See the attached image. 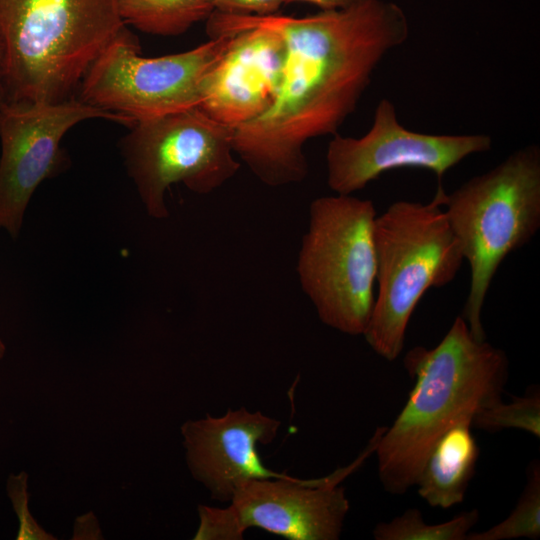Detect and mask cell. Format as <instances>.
I'll list each match as a JSON object with an SVG mask.
<instances>
[{
    "mask_svg": "<svg viewBox=\"0 0 540 540\" xmlns=\"http://www.w3.org/2000/svg\"><path fill=\"white\" fill-rule=\"evenodd\" d=\"M252 27L277 32L286 56L272 104L233 128V150L262 183H298L308 174L306 142L338 133L378 64L408 39L409 22L399 5L386 0H357L306 17L213 11L206 20L209 39Z\"/></svg>",
    "mask_w": 540,
    "mask_h": 540,
    "instance_id": "1",
    "label": "cell"
},
{
    "mask_svg": "<svg viewBox=\"0 0 540 540\" xmlns=\"http://www.w3.org/2000/svg\"><path fill=\"white\" fill-rule=\"evenodd\" d=\"M403 362L414 387L392 425L380 428L374 451L380 482L393 495L415 485L442 434L502 399L509 368L506 353L477 340L461 315L436 346L413 347Z\"/></svg>",
    "mask_w": 540,
    "mask_h": 540,
    "instance_id": "2",
    "label": "cell"
},
{
    "mask_svg": "<svg viewBox=\"0 0 540 540\" xmlns=\"http://www.w3.org/2000/svg\"><path fill=\"white\" fill-rule=\"evenodd\" d=\"M125 26L118 0H0L4 100L75 97L89 67Z\"/></svg>",
    "mask_w": 540,
    "mask_h": 540,
    "instance_id": "3",
    "label": "cell"
},
{
    "mask_svg": "<svg viewBox=\"0 0 540 540\" xmlns=\"http://www.w3.org/2000/svg\"><path fill=\"white\" fill-rule=\"evenodd\" d=\"M442 184L428 203L400 200L374 221L377 294L363 334L387 361L401 354L410 318L430 288L451 283L464 261L443 209Z\"/></svg>",
    "mask_w": 540,
    "mask_h": 540,
    "instance_id": "4",
    "label": "cell"
},
{
    "mask_svg": "<svg viewBox=\"0 0 540 540\" xmlns=\"http://www.w3.org/2000/svg\"><path fill=\"white\" fill-rule=\"evenodd\" d=\"M445 214L470 269L461 316L485 340L482 309L503 260L528 244L540 228V148H520L450 194Z\"/></svg>",
    "mask_w": 540,
    "mask_h": 540,
    "instance_id": "5",
    "label": "cell"
},
{
    "mask_svg": "<svg viewBox=\"0 0 540 540\" xmlns=\"http://www.w3.org/2000/svg\"><path fill=\"white\" fill-rule=\"evenodd\" d=\"M376 216L369 199L318 197L298 254L299 282L319 319L352 336L364 334L374 306Z\"/></svg>",
    "mask_w": 540,
    "mask_h": 540,
    "instance_id": "6",
    "label": "cell"
},
{
    "mask_svg": "<svg viewBox=\"0 0 540 540\" xmlns=\"http://www.w3.org/2000/svg\"><path fill=\"white\" fill-rule=\"evenodd\" d=\"M121 139L129 176L149 216L168 217L165 193L175 183L208 194L239 170L233 128L199 107L136 122Z\"/></svg>",
    "mask_w": 540,
    "mask_h": 540,
    "instance_id": "7",
    "label": "cell"
},
{
    "mask_svg": "<svg viewBox=\"0 0 540 540\" xmlns=\"http://www.w3.org/2000/svg\"><path fill=\"white\" fill-rule=\"evenodd\" d=\"M230 42L231 35H223L188 51L149 58L125 26L89 67L78 99L134 124L199 107L202 84Z\"/></svg>",
    "mask_w": 540,
    "mask_h": 540,
    "instance_id": "8",
    "label": "cell"
},
{
    "mask_svg": "<svg viewBox=\"0 0 540 540\" xmlns=\"http://www.w3.org/2000/svg\"><path fill=\"white\" fill-rule=\"evenodd\" d=\"M373 437L362 455L327 477L301 480L287 476L242 482L223 508L198 505L195 540H240L260 528L291 540H337L350 505L342 479L375 451Z\"/></svg>",
    "mask_w": 540,
    "mask_h": 540,
    "instance_id": "9",
    "label": "cell"
},
{
    "mask_svg": "<svg viewBox=\"0 0 540 540\" xmlns=\"http://www.w3.org/2000/svg\"><path fill=\"white\" fill-rule=\"evenodd\" d=\"M104 119L134 125L129 118L78 98L59 102H0V228L16 238L32 195L66 166L60 143L77 124Z\"/></svg>",
    "mask_w": 540,
    "mask_h": 540,
    "instance_id": "10",
    "label": "cell"
},
{
    "mask_svg": "<svg viewBox=\"0 0 540 540\" xmlns=\"http://www.w3.org/2000/svg\"><path fill=\"white\" fill-rule=\"evenodd\" d=\"M491 146L492 139L486 134L434 135L406 129L397 119L394 104L384 98L365 135H333L326 153L327 184L336 194L351 195L383 173L399 168L429 170L442 184L448 170Z\"/></svg>",
    "mask_w": 540,
    "mask_h": 540,
    "instance_id": "11",
    "label": "cell"
},
{
    "mask_svg": "<svg viewBox=\"0 0 540 540\" xmlns=\"http://www.w3.org/2000/svg\"><path fill=\"white\" fill-rule=\"evenodd\" d=\"M281 422L260 411L242 407L220 417L209 414L181 426L186 461L193 478L211 498L228 503L237 487L251 478L281 477L267 469L258 454V444L271 443Z\"/></svg>",
    "mask_w": 540,
    "mask_h": 540,
    "instance_id": "12",
    "label": "cell"
},
{
    "mask_svg": "<svg viewBox=\"0 0 540 540\" xmlns=\"http://www.w3.org/2000/svg\"><path fill=\"white\" fill-rule=\"evenodd\" d=\"M231 35V42L201 87L199 108L231 128L262 115L281 83L286 56L283 38L265 27Z\"/></svg>",
    "mask_w": 540,
    "mask_h": 540,
    "instance_id": "13",
    "label": "cell"
},
{
    "mask_svg": "<svg viewBox=\"0 0 540 540\" xmlns=\"http://www.w3.org/2000/svg\"><path fill=\"white\" fill-rule=\"evenodd\" d=\"M471 428L467 421L451 427L426 458L414 486L428 505L447 509L463 502L480 453Z\"/></svg>",
    "mask_w": 540,
    "mask_h": 540,
    "instance_id": "14",
    "label": "cell"
},
{
    "mask_svg": "<svg viewBox=\"0 0 540 540\" xmlns=\"http://www.w3.org/2000/svg\"><path fill=\"white\" fill-rule=\"evenodd\" d=\"M118 9L126 26L164 37L185 33L213 12L209 0H118Z\"/></svg>",
    "mask_w": 540,
    "mask_h": 540,
    "instance_id": "15",
    "label": "cell"
},
{
    "mask_svg": "<svg viewBox=\"0 0 540 540\" xmlns=\"http://www.w3.org/2000/svg\"><path fill=\"white\" fill-rule=\"evenodd\" d=\"M479 516L477 509H471L443 523L427 524L419 509L410 508L388 522L378 523L373 537L376 540H466Z\"/></svg>",
    "mask_w": 540,
    "mask_h": 540,
    "instance_id": "16",
    "label": "cell"
},
{
    "mask_svg": "<svg viewBox=\"0 0 540 540\" xmlns=\"http://www.w3.org/2000/svg\"><path fill=\"white\" fill-rule=\"evenodd\" d=\"M540 537V464L530 463L526 485L507 518L489 529L469 532L466 540H508Z\"/></svg>",
    "mask_w": 540,
    "mask_h": 540,
    "instance_id": "17",
    "label": "cell"
},
{
    "mask_svg": "<svg viewBox=\"0 0 540 540\" xmlns=\"http://www.w3.org/2000/svg\"><path fill=\"white\" fill-rule=\"evenodd\" d=\"M471 426L486 432L520 429L540 436V393L534 389L510 402L497 400L480 408L472 417Z\"/></svg>",
    "mask_w": 540,
    "mask_h": 540,
    "instance_id": "18",
    "label": "cell"
},
{
    "mask_svg": "<svg viewBox=\"0 0 540 540\" xmlns=\"http://www.w3.org/2000/svg\"><path fill=\"white\" fill-rule=\"evenodd\" d=\"M6 490L19 522L16 539L55 540L56 538L45 531L29 511L28 474L25 471L10 474L7 479Z\"/></svg>",
    "mask_w": 540,
    "mask_h": 540,
    "instance_id": "19",
    "label": "cell"
},
{
    "mask_svg": "<svg viewBox=\"0 0 540 540\" xmlns=\"http://www.w3.org/2000/svg\"><path fill=\"white\" fill-rule=\"evenodd\" d=\"M213 11L237 14L267 16L276 14L285 0H209Z\"/></svg>",
    "mask_w": 540,
    "mask_h": 540,
    "instance_id": "20",
    "label": "cell"
},
{
    "mask_svg": "<svg viewBox=\"0 0 540 540\" xmlns=\"http://www.w3.org/2000/svg\"><path fill=\"white\" fill-rule=\"evenodd\" d=\"M72 539H103L98 520L93 513L79 516L75 520Z\"/></svg>",
    "mask_w": 540,
    "mask_h": 540,
    "instance_id": "21",
    "label": "cell"
},
{
    "mask_svg": "<svg viewBox=\"0 0 540 540\" xmlns=\"http://www.w3.org/2000/svg\"><path fill=\"white\" fill-rule=\"evenodd\" d=\"M357 0H285V4L293 2H307L319 7L322 11L345 9L353 5Z\"/></svg>",
    "mask_w": 540,
    "mask_h": 540,
    "instance_id": "22",
    "label": "cell"
},
{
    "mask_svg": "<svg viewBox=\"0 0 540 540\" xmlns=\"http://www.w3.org/2000/svg\"><path fill=\"white\" fill-rule=\"evenodd\" d=\"M4 63H5L4 45L0 36V102L4 100Z\"/></svg>",
    "mask_w": 540,
    "mask_h": 540,
    "instance_id": "23",
    "label": "cell"
},
{
    "mask_svg": "<svg viewBox=\"0 0 540 540\" xmlns=\"http://www.w3.org/2000/svg\"><path fill=\"white\" fill-rule=\"evenodd\" d=\"M5 353H6V346L3 340L0 338V360L5 356Z\"/></svg>",
    "mask_w": 540,
    "mask_h": 540,
    "instance_id": "24",
    "label": "cell"
}]
</instances>
